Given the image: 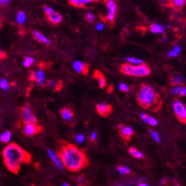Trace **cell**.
<instances>
[{
    "instance_id": "obj_51",
    "label": "cell",
    "mask_w": 186,
    "mask_h": 186,
    "mask_svg": "<svg viewBox=\"0 0 186 186\" xmlns=\"http://www.w3.org/2000/svg\"><path fill=\"white\" fill-rule=\"evenodd\" d=\"M165 28H167V29H170V28H171V26H170V25H165Z\"/></svg>"
},
{
    "instance_id": "obj_45",
    "label": "cell",
    "mask_w": 186,
    "mask_h": 186,
    "mask_svg": "<svg viewBox=\"0 0 186 186\" xmlns=\"http://www.w3.org/2000/svg\"><path fill=\"white\" fill-rule=\"evenodd\" d=\"M174 51H175L176 52H177V53H180L181 52V48H180V47H179V46H175L174 48Z\"/></svg>"
},
{
    "instance_id": "obj_38",
    "label": "cell",
    "mask_w": 186,
    "mask_h": 186,
    "mask_svg": "<svg viewBox=\"0 0 186 186\" xmlns=\"http://www.w3.org/2000/svg\"><path fill=\"white\" fill-rule=\"evenodd\" d=\"M97 133L96 131H93L90 133V140H91L92 142H95L97 140Z\"/></svg>"
},
{
    "instance_id": "obj_42",
    "label": "cell",
    "mask_w": 186,
    "mask_h": 186,
    "mask_svg": "<svg viewBox=\"0 0 186 186\" xmlns=\"http://www.w3.org/2000/svg\"><path fill=\"white\" fill-rule=\"evenodd\" d=\"M11 0H0V6H5L8 5Z\"/></svg>"
},
{
    "instance_id": "obj_48",
    "label": "cell",
    "mask_w": 186,
    "mask_h": 186,
    "mask_svg": "<svg viewBox=\"0 0 186 186\" xmlns=\"http://www.w3.org/2000/svg\"><path fill=\"white\" fill-rule=\"evenodd\" d=\"M122 127H123V125H122V124H118V125H117V128L119 130H120L122 128Z\"/></svg>"
},
{
    "instance_id": "obj_35",
    "label": "cell",
    "mask_w": 186,
    "mask_h": 186,
    "mask_svg": "<svg viewBox=\"0 0 186 186\" xmlns=\"http://www.w3.org/2000/svg\"><path fill=\"white\" fill-rule=\"evenodd\" d=\"M75 139H76V141L78 142V143H83L85 140V137L83 134H77L76 136V138Z\"/></svg>"
},
{
    "instance_id": "obj_41",
    "label": "cell",
    "mask_w": 186,
    "mask_h": 186,
    "mask_svg": "<svg viewBox=\"0 0 186 186\" xmlns=\"http://www.w3.org/2000/svg\"><path fill=\"white\" fill-rule=\"evenodd\" d=\"M168 56L170 57H176V56H178V53H177L175 51H169Z\"/></svg>"
},
{
    "instance_id": "obj_25",
    "label": "cell",
    "mask_w": 186,
    "mask_h": 186,
    "mask_svg": "<svg viewBox=\"0 0 186 186\" xmlns=\"http://www.w3.org/2000/svg\"><path fill=\"white\" fill-rule=\"evenodd\" d=\"M184 81V78L182 76H178L177 77H174L171 79V83L173 85H180L182 84Z\"/></svg>"
},
{
    "instance_id": "obj_4",
    "label": "cell",
    "mask_w": 186,
    "mask_h": 186,
    "mask_svg": "<svg viewBox=\"0 0 186 186\" xmlns=\"http://www.w3.org/2000/svg\"><path fill=\"white\" fill-rule=\"evenodd\" d=\"M121 71L125 75L134 76H146L150 73V70L147 65L142 64L139 65H132L130 64H124L121 67Z\"/></svg>"
},
{
    "instance_id": "obj_37",
    "label": "cell",
    "mask_w": 186,
    "mask_h": 186,
    "mask_svg": "<svg viewBox=\"0 0 186 186\" xmlns=\"http://www.w3.org/2000/svg\"><path fill=\"white\" fill-rule=\"evenodd\" d=\"M168 182V178L167 177H164L161 179L160 181V184L161 186H165L167 185V183Z\"/></svg>"
},
{
    "instance_id": "obj_6",
    "label": "cell",
    "mask_w": 186,
    "mask_h": 186,
    "mask_svg": "<svg viewBox=\"0 0 186 186\" xmlns=\"http://www.w3.org/2000/svg\"><path fill=\"white\" fill-rule=\"evenodd\" d=\"M44 11L48 16V19L54 25H58L63 21V16L59 13L55 11L50 6H45Z\"/></svg>"
},
{
    "instance_id": "obj_36",
    "label": "cell",
    "mask_w": 186,
    "mask_h": 186,
    "mask_svg": "<svg viewBox=\"0 0 186 186\" xmlns=\"http://www.w3.org/2000/svg\"><path fill=\"white\" fill-rule=\"evenodd\" d=\"M76 182H77V184H78V185L79 186H83V185H85V177H84L83 175L79 176V177L77 178Z\"/></svg>"
},
{
    "instance_id": "obj_46",
    "label": "cell",
    "mask_w": 186,
    "mask_h": 186,
    "mask_svg": "<svg viewBox=\"0 0 186 186\" xmlns=\"http://www.w3.org/2000/svg\"><path fill=\"white\" fill-rule=\"evenodd\" d=\"M113 186H124L123 182H115Z\"/></svg>"
},
{
    "instance_id": "obj_23",
    "label": "cell",
    "mask_w": 186,
    "mask_h": 186,
    "mask_svg": "<svg viewBox=\"0 0 186 186\" xmlns=\"http://www.w3.org/2000/svg\"><path fill=\"white\" fill-rule=\"evenodd\" d=\"M149 135L151 137V138L155 141L157 143H160L161 142V137L159 133L156 130H149Z\"/></svg>"
},
{
    "instance_id": "obj_1",
    "label": "cell",
    "mask_w": 186,
    "mask_h": 186,
    "mask_svg": "<svg viewBox=\"0 0 186 186\" xmlns=\"http://www.w3.org/2000/svg\"><path fill=\"white\" fill-rule=\"evenodd\" d=\"M58 154L64 167L70 171H79L88 165V160L85 154L73 145H63Z\"/></svg>"
},
{
    "instance_id": "obj_9",
    "label": "cell",
    "mask_w": 186,
    "mask_h": 186,
    "mask_svg": "<svg viewBox=\"0 0 186 186\" xmlns=\"http://www.w3.org/2000/svg\"><path fill=\"white\" fill-rule=\"evenodd\" d=\"M47 152H48V157H49L50 159L53 161L54 165L57 167V168L59 169V170L63 171V169L65 168V167H64V165H63V162H62L61 159H60L59 156V154L55 153V152L53 151L51 148H48V150H47Z\"/></svg>"
},
{
    "instance_id": "obj_49",
    "label": "cell",
    "mask_w": 186,
    "mask_h": 186,
    "mask_svg": "<svg viewBox=\"0 0 186 186\" xmlns=\"http://www.w3.org/2000/svg\"><path fill=\"white\" fill-rule=\"evenodd\" d=\"M62 186H70V185H68L67 182H63V184H62Z\"/></svg>"
},
{
    "instance_id": "obj_47",
    "label": "cell",
    "mask_w": 186,
    "mask_h": 186,
    "mask_svg": "<svg viewBox=\"0 0 186 186\" xmlns=\"http://www.w3.org/2000/svg\"><path fill=\"white\" fill-rule=\"evenodd\" d=\"M5 56V53L3 51H0V59H3Z\"/></svg>"
},
{
    "instance_id": "obj_27",
    "label": "cell",
    "mask_w": 186,
    "mask_h": 186,
    "mask_svg": "<svg viewBox=\"0 0 186 186\" xmlns=\"http://www.w3.org/2000/svg\"><path fill=\"white\" fill-rule=\"evenodd\" d=\"M126 60L130 63H131V64H137L138 65L143 64V61L142 59L134 57H127Z\"/></svg>"
},
{
    "instance_id": "obj_2",
    "label": "cell",
    "mask_w": 186,
    "mask_h": 186,
    "mask_svg": "<svg viewBox=\"0 0 186 186\" xmlns=\"http://www.w3.org/2000/svg\"><path fill=\"white\" fill-rule=\"evenodd\" d=\"M5 165L13 173H18L23 163H28L31 160V156L19 145L11 143L2 151Z\"/></svg>"
},
{
    "instance_id": "obj_50",
    "label": "cell",
    "mask_w": 186,
    "mask_h": 186,
    "mask_svg": "<svg viewBox=\"0 0 186 186\" xmlns=\"http://www.w3.org/2000/svg\"><path fill=\"white\" fill-rule=\"evenodd\" d=\"M166 39H167L166 36H164V39H162V42H164L166 41Z\"/></svg>"
},
{
    "instance_id": "obj_5",
    "label": "cell",
    "mask_w": 186,
    "mask_h": 186,
    "mask_svg": "<svg viewBox=\"0 0 186 186\" xmlns=\"http://www.w3.org/2000/svg\"><path fill=\"white\" fill-rule=\"evenodd\" d=\"M173 109L178 120L180 122L186 123V108L183 103L178 100H174L173 103Z\"/></svg>"
},
{
    "instance_id": "obj_11",
    "label": "cell",
    "mask_w": 186,
    "mask_h": 186,
    "mask_svg": "<svg viewBox=\"0 0 186 186\" xmlns=\"http://www.w3.org/2000/svg\"><path fill=\"white\" fill-rule=\"evenodd\" d=\"M96 110L99 114L103 116V117H108L111 113L112 108L108 104L100 103L96 105Z\"/></svg>"
},
{
    "instance_id": "obj_33",
    "label": "cell",
    "mask_w": 186,
    "mask_h": 186,
    "mask_svg": "<svg viewBox=\"0 0 186 186\" xmlns=\"http://www.w3.org/2000/svg\"><path fill=\"white\" fill-rule=\"evenodd\" d=\"M186 0H173L174 5L177 8H182L185 4Z\"/></svg>"
},
{
    "instance_id": "obj_13",
    "label": "cell",
    "mask_w": 186,
    "mask_h": 186,
    "mask_svg": "<svg viewBox=\"0 0 186 186\" xmlns=\"http://www.w3.org/2000/svg\"><path fill=\"white\" fill-rule=\"evenodd\" d=\"M33 36L36 41L39 42L44 43L45 45H51V39H49L47 36H45L44 34H42V33H40L39 31H34L33 32Z\"/></svg>"
},
{
    "instance_id": "obj_24",
    "label": "cell",
    "mask_w": 186,
    "mask_h": 186,
    "mask_svg": "<svg viewBox=\"0 0 186 186\" xmlns=\"http://www.w3.org/2000/svg\"><path fill=\"white\" fill-rule=\"evenodd\" d=\"M26 21V14L22 11H19L16 15V22L19 23V25L23 24Z\"/></svg>"
},
{
    "instance_id": "obj_19",
    "label": "cell",
    "mask_w": 186,
    "mask_h": 186,
    "mask_svg": "<svg viewBox=\"0 0 186 186\" xmlns=\"http://www.w3.org/2000/svg\"><path fill=\"white\" fill-rule=\"evenodd\" d=\"M128 152L132 157H134L136 159H139V160H140V159H143L144 157H145V156H144L142 152L140 151V150H137V149L135 148H129Z\"/></svg>"
},
{
    "instance_id": "obj_14",
    "label": "cell",
    "mask_w": 186,
    "mask_h": 186,
    "mask_svg": "<svg viewBox=\"0 0 186 186\" xmlns=\"http://www.w3.org/2000/svg\"><path fill=\"white\" fill-rule=\"evenodd\" d=\"M73 68L74 71L78 73H87V71H88L86 65L84 64L83 62L79 61V60H76L73 63Z\"/></svg>"
},
{
    "instance_id": "obj_43",
    "label": "cell",
    "mask_w": 186,
    "mask_h": 186,
    "mask_svg": "<svg viewBox=\"0 0 186 186\" xmlns=\"http://www.w3.org/2000/svg\"><path fill=\"white\" fill-rule=\"evenodd\" d=\"M180 96H186V88H185V87H183L182 88V91H181V94Z\"/></svg>"
},
{
    "instance_id": "obj_22",
    "label": "cell",
    "mask_w": 186,
    "mask_h": 186,
    "mask_svg": "<svg viewBox=\"0 0 186 186\" xmlns=\"http://www.w3.org/2000/svg\"><path fill=\"white\" fill-rule=\"evenodd\" d=\"M117 171L119 174H121V175H128V174H130L132 173L131 170L130 168L128 166H123V165H121V166H118L117 167Z\"/></svg>"
},
{
    "instance_id": "obj_26",
    "label": "cell",
    "mask_w": 186,
    "mask_h": 186,
    "mask_svg": "<svg viewBox=\"0 0 186 186\" xmlns=\"http://www.w3.org/2000/svg\"><path fill=\"white\" fill-rule=\"evenodd\" d=\"M33 63H34V59L33 57H27L23 61L22 65L25 68H29V67H31L33 64Z\"/></svg>"
},
{
    "instance_id": "obj_8",
    "label": "cell",
    "mask_w": 186,
    "mask_h": 186,
    "mask_svg": "<svg viewBox=\"0 0 186 186\" xmlns=\"http://www.w3.org/2000/svg\"><path fill=\"white\" fill-rule=\"evenodd\" d=\"M42 129L36 124L33 123H25L23 126V131L25 134L28 137H33L36 135Z\"/></svg>"
},
{
    "instance_id": "obj_16",
    "label": "cell",
    "mask_w": 186,
    "mask_h": 186,
    "mask_svg": "<svg viewBox=\"0 0 186 186\" xmlns=\"http://www.w3.org/2000/svg\"><path fill=\"white\" fill-rule=\"evenodd\" d=\"M96 0H69V2L75 7H84Z\"/></svg>"
},
{
    "instance_id": "obj_52",
    "label": "cell",
    "mask_w": 186,
    "mask_h": 186,
    "mask_svg": "<svg viewBox=\"0 0 186 186\" xmlns=\"http://www.w3.org/2000/svg\"><path fill=\"white\" fill-rule=\"evenodd\" d=\"M185 23H186V22H185Z\"/></svg>"
},
{
    "instance_id": "obj_20",
    "label": "cell",
    "mask_w": 186,
    "mask_h": 186,
    "mask_svg": "<svg viewBox=\"0 0 186 186\" xmlns=\"http://www.w3.org/2000/svg\"><path fill=\"white\" fill-rule=\"evenodd\" d=\"M150 32L153 33H163L164 29L162 25L154 23L150 25Z\"/></svg>"
},
{
    "instance_id": "obj_18",
    "label": "cell",
    "mask_w": 186,
    "mask_h": 186,
    "mask_svg": "<svg viewBox=\"0 0 186 186\" xmlns=\"http://www.w3.org/2000/svg\"><path fill=\"white\" fill-rule=\"evenodd\" d=\"M61 116L63 119L65 121H70L72 118H73V112L71 111L69 108H63L61 110Z\"/></svg>"
},
{
    "instance_id": "obj_29",
    "label": "cell",
    "mask_w": 186,
    "mask_h": 186,
    "mask_svg": "<svg viewBox=\"0 0 186 186\" xmlns=\"http://www.w3.org/2000/svg\"><path fill=\"white\" fill-rule=\"evenodd\" d=\"M48 85H49L51 88H53V89H58L59 87L61 86L57 81H56V80H53V79L49 80V81L48 82Z\"/></svg>"
},
{
    "instance_id": "obj_32",
    "label": "cell",
    "mask_w": 186,
    "mask_h": 186,
    "mask_svg": "<svg viewBox=\"0 0 186 186\" xmlns=\"http://www.w3.org/2000/svg\"><path fill=\"white\" fill-rule=\"evenodd\" d=\"M85 18H86V19L88 20L89 22H94L95 20H96V16H94V14L90 12L86 13Z\"/></svg>"
},
{
    "instance_id": "obj_17",
    "label": "cell",
    "mask_w": 186,
    "mask_h": 186,
    "mask_svg": "<svg viewBox=\"0 0 186 186\" xmlns=\"http://www.w3.org/2000/svg\"><path fill=\"white\" fill-rule=\"evenodd\" d=\"M11 137H12L11 132L9 131V130H6V131L2 133L1 135H0V141L2 142V143L8 144L11 142Z\"/></svg>"
},
{
    "instance_id": "obj_7",
    "label": "cell",
    "mask_w": 186,
    "mask_h": 186,
    "mask_svg": "<svg viewBox=\"0 0 186 186\" xmlns=\"http://www.w3.org/2000/svg\"><path fill=\"white\" fill-rule=\"evenodd\" d=\"M21 118L25 123L36 124V118L33 113L31 108L26 105L21 110Z\"/></svg>"
},
{
    "instance_id": "obj_21",
    "label": "cell",
    "mask_w": 186,
    "mask_h": 186,
    "mask_svg": "<svg viewBox=\"0 0 186 186\" xmlns=\"http://www.w3.org/2000/svg\"><path fill=\"white\" fill-rule=\"evenodd\" d=\"M95 77L98 79V83L99 85L100 86V88H104L106 85V80H105V77L101 73H100L99 71H96L95 73Z\"/></svg>"
},
{
    "instance_id": "obj_40",
    "label": "cell",
    "mask_w": 186,
    "mask_h": 186,
    "mask_svg": "<svg viewBox=\"0 0 186 186\" xmlns=\"http://www.w3.org/2000/svg\"><path fill=\"white\" fill-rule=\"evenodd\" d=\"M104 28H105V25H104L103 23H97L96 25V29L97 31H103Z\"/></svg>"
},
{
    "instance_id": "obj_12",
    "label": "cell",
    "mask_w": 186,
    "mask_h": 186,
    "mask_svg": "<svg viewBox=\"0 0 186 186\" xmlns=\"http://www.w3.org/2000/svg\"><path fill=\"white\" fill-rule=\"evenodd\" d=\"M45 72L42 70H38L33 73V80H36L39 86H42L45 83Z\"/></svg>"
},
{
    "instance_id": "obj_10",
    "label": "cell",
    "mask_w": 186,
    "mask_h": 186,
    "mask_svg": "<svg viewBox=\"0 0 186 186\" xmlns=\"http://www.w3.org/2000/svg\"><path fill=\"white\" fill-rule=\"evenodd\" d=\"M105 4H106L107 8H108V16L107 19L108 21L112 22L114 19L116 12H117V5L113 0H106L105 1Z\"/></svg>"
},
{
    "instance_id": "obj_3",
    "label": "cell",
    "mask_w": 186,
    "mask_h": 186,
    "mask_svg": "<svg viewBox=\"0 0 186 186\" xmlns=\"http://www.w3.org/2000/svg\"><path fill=\"white\" fill-rule=\"evenodd\" d=\"M137 100L142 108L153 110L161 106L160 97L151 85H142L137 93Z\"/></svg>"
},
{
    "instance_id": "obj_30",
    "label": "cell",
    "mask_w": 186,
    "mask_h": 186,
    "mask_svg": "<svg viewBox=\"0 0 186 186\" xmlns=\"http://www.w3.org/2000/svg\"><path fill=\"white\" fill-rule=\"evenodd\" d=\"M0 88H1V89L4 90H7L8 89V88H9V84H8V81H7L5 79H2L0 80Z\"/></svg>"
},
{
    "instance_id": "obj_39",
    "label": "cell",
    "mask_w": 186,
    "mask_h": 186,
    "mask_svg": "<svg viewBox=\"0 0 186 186\" xmlns=\"http://www.w3.org/2000/svg\"><path fill=\"white\" fill-rule=\"evenodd\" d=\"M140 117H141V119L142 120H143V122H145V123H147V121H148V115L146 114V113H140Z\"/></svg>"
},
{
    "instance_id": "obj_44",
    "label": "cell",
    "mask_w": 186,
    "mask_h": 186,
    "mask_svg": "<svg viewBox=\"0 0 186 186\" xmlns=\"http://www.w3.org/2000/svg\"><path fill=\"white\" fill-rule=\"evenodd\" d=\"M136 186H149V185L148 183H146V182H140V183H137Z\"/></svg>"
},
{
    "instance_id": "obj_31",
    "label": "cell",
    "mask_w": 186,
    "mask_h": 186,
    "mask_svg": "<svg viewBox=\"0 0 186 186\" xmlns=\"http://www.w3.org/2000/svg\"><path fill=\"white\" fill-rule=\"evenodd\" d=\"M147 123H148V125H151V126H157V125H158L159 122H158V120H156V119L154 118L153 117H150V116H148Z\"/></svg>"
},
{
    "instance_id": "obj_34",
    "label": "cell",
    "mask_w": 186,
    "mask_h": 186,
    "mask_svg": "<svg viewBox=\"0 0 186 186\" xmlns=\"http://www.w3.org/2000/svg\"><path fill=\"white\" fill-rule=\"evenodd\" d=\"M119 90H122V91L125 92V93H128L129 92V88L126 84L121 83L119 84Z\"/></svg>"
},
{
    "instance_id": "obj_28",
    "label": "cell",
    "mask_w": 186,
    "mask_h": 186,
    "mask_svg": "<svg viewBox=\"0 0 186 186\" xmlns=\"http://www.w3.org/2000/svg\"><path fill=\"white\" fill-rule=\"evenodd\" d=\"M182 88H183V86H181V85L175 87V88H173V89L171 90V93L173 95H174V96H180L181 91H182Z\"/></svg>"
},
{
    "instance_id": "obj_15",
    "label": "cell",
    "mask_w": 186,
    "mask_h": 186,
    "mask_svg": "<svg viewBox=\"0 0 186 186\" xmlns=\"http://www.w3.org/2000/svg\"><path fill=\"white\" fill-rule=\"evenodd\" d=\"M120 131V134L124 139L129 140L130 137L134 135V130L133 128H130V126H123Z\"/></svg>"
}]
</instances>
